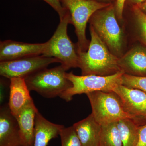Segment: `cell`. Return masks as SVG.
Segmentation results:
<instances>
[{"label":"cell","instance_id":"obj_17","mask_svg":"<svg viewBox=\"0 0 146 146\" xmlns=\"http://www.w3.org/2000/svg\"><path fill=\"white\" fill-rule=\"evenodd\" d=\"M117 124L123 146H136L139 139L140 127L142 125L129 118L120 120Z\"/></svg>","mask_w":146,"mask_h":146},{"label":"cell","instance_id":"obj_7","mask_svg":"<svg viewBox=\"0 0 146 146\" xmlns=\"http://www.w3.org/2000/svg\"><path fill=\"white\" fill-rule=\"evenodd\" d=\"M123 71L107 76L88 75H76L72 72L66 73V77L72 86L61 94L60 97L66 102L70 101L75 95L87 94L96 91L111 92L122 84Z\"/></svg>","mask_w":146,"mask_h":146},{"label":"cell","instance_id":"obj_19","mask_svg":"<svg viewBox=\"0 0 146 146\" xmlns=\"http://www.w3.org/2000/svg\"><path fill=\"white\" fill-rule=\"evenodd\" d=\"M132 9L138 37L146 47V14L137 6H132Z\"/></svg>","mask_w":146,"mask_h":146},{"label":"cell","instance_id":"obj_4","mask_svg":"<svg viewBox=\"0 0 146 146\" xmlns=\"http://www.w3.org/2000/svg\"><path fill=\"white\" fill-rule=\"evenodd\" d=\"M86 95L91 104V114L101 125L117 122L126 118L135 120L142 125L126 111L121 98L114 91H96Z\"/></svg>","mask_w":146,"mask_h":146},{"label":"cell","instance_id":"obj_11","mask_svg":"<svg viewBox=\"0 0 146 146\" xmlns=\"http://www.w3.org/2000/svg\"><path fill=\"white\" fill-rule=\"evenodd\" d=\"M0 146H22L18 122L8 104L0 109Z\"/></svg>","mask_w":146,"mask_h":146},{"label":"cell","instance_id":"obj_2","mask_svg":"<svg viewBox=\"0 0 146 146\" xmlns=\"http://www.w3.org/2000/svg\"><path fill=\"white\" fill-rule=\"evenodd\" d=\"M70 16L67 10L64 17L60 19L54 34L46 42V48L42 54L58 59L66 71L70 68H79L77 49L68 34V26L70 24Z\"/></svg>","mask_w":146,"mask_h":146},{"label":"cell","instance_id":"obj_24","mask_svg":"<svg viewBox=\"0 0 146 146\" xmlns=\"http://www.w3.org/2000/svg\"><path fill=\"white\" fill-rule=\"evenodd\" d=\"M136 146H146V123L140 126L139 139Z\"/></svg>","mask_w":146,"mask_h":146},{"label":"cell","instance_id":"obj_3","mask_svg":"<svg viewBox=\"0 0 146 146\" xmlns=\"http://www.w3.org/2000/svg\"><path fill=\"white\" fill-rule=\"evenodd\" d=\"M116 16L115 5L112 3L96 11L89 22L111 52L120 58L122 56L123 35Z\"/></svg>","mask_w":146,"mask_h":146},{"label":"cell","instance_id":"obj_12","mask_svg":"<svg viewBox=\"0 0 146 146\" xmlns=\"http://www.w3.org/2000/svg\"><path fill=\"white\" fill-rule=\"evenodd\" d=\"M119 65L125 74L135 76H146V47L143 45L133 47L119 58Z\"/></svg>","mask_w":146,"mask_h":146},{"label":"cell","instance_id":"obj_5","mask_svg":"<svg viewBox=\"0 0 146 146\" xmlns=\"http://www.w3.org/2000/svg\"><path fill=\"white\" fill-rule=\"evenodd\" d=\"M66 70L61 65L45 68L25 78L30 91H35L47 98L60 97L72 86L66 77Z\"/></svg>","mask_w":146,"mask_h":146},{"label":"cell","instance_id":"obj_10","mask_svg":"<svg viewBox=\"0 0 146 146\" xmlns=\"http://www.w3.org/2000/svg\"><path fill=\"white\" fill-rule=\"evenodd\" d=\"M46 42L30 44L11 40L0 42V62L10 61L22 58L42 55Z\"/></svg>","mask_w":146,"mask_h":146},{"label":"cell","instance_id":"obj_14","mask_svg":"<svg viewBox=\"0 0 146 146\" xmlns=\"http://www.w3.org/2000/svg\"><path fill=\"white\" fill-rule=\"evenodd\" d=\"M8 106L12 115L16 117L19 112L32 100L25 79H10Z\"/></svg>","mask_w":146,"mask_h":146},{"label":"cell","instance_id":"obj_22","mask_svg":"<svg viewBox=\"0 0 146 146\" xmlns=\"http://www.w3.org/2000/svg\"><path fill=\"white\" fill-rule=\"evenodd\" d=\"M48 4L58 13L60 19L65 16L67 10L63 7L60 0H43Z\"/></svg>","mask_w":146,"mask_h":146},{"label":"cell","instance_id":"obj_8","mask_svg":"<svg viewBox=\"0 0 146 146\" xmlns=\"http://www.w3.org/2000/svg\"><path fill=\"white\" fill-rule=\"evenodd\" d=\"M55 63H59V60L43 55L0 62V75L9 79L13 78L25 79Z\"/></svg>","mask_w":146,"mask_h":146},{"label":"cell","instance_id":"obj_21","mask_svg":"<svg viewBox=\"0 0 146 146\" xmlns=\"http://www.w3.org/2000/svg\"><path fill=\"white\" fill-rule=\"evenodd\" d=\"M122 84L129 88H135L146 92V76L137 77L124 74Z\"/></svg>","mask_w":146,"mask_h":146},{"label":"cell","instance_id":"obj_6","mask_svg":"<svg viewBox=\"0 0 146 146\" xmlns=\"http://www.w3.org/2000/svg\"><path fill=\"white\" fill-rule=\"evenodd\" d=\"M63 7L70 16V23L74 25L78 40L77 51L85 52L89 43L86 36L87 23L94 13L110 5L112 3L96 0H60Z\"/></svg>","mask_w":146,"mask_h":146},{"label":"cell","instance_id":"obj_26","mask_svg":"<svg viewBox=\"0 0 146 146\" xmlns=\"http://www.w3.org/2000/svg\"><path fill=\"white\" fill-rule=\"evenodd\" d=\"M137 6L138 7L143 13L146 14V1L141 5Z\"/></svg>","mask_w":146,"mask_h":146},{"label":"cell","instance_id":"obj_20","mask_svg":"<svg viewBox=\"0 0 146 146\" xmlns=\"http://www.w3.org/2000/svg\"><path fill=\"white\" fill-rule=\"evenodd\" d=\"M59 136L61 146H83L73 126L63 128Z\"/></svg>","mask_w":146,"mask_h":146},{"label":"cell","instance_id":"obj_13","mask_svg":"<svg viewBox=\"0 0 146 146\" xmlns=\"http://www.w3.org/2000/svg\"><path fill=\"white\" fill-rule=\"evenodd\" d=\"M38 111L32 99L15 117L19 126L22 146L33 145L35 118Z\"/></svg>","mask_w":146,"mask_h":146},{"label":"cell","instance_id":"obj_18","mask_svg":"<svg viewBox=\"0 0 146 146\" xmlns=\"http://www.w3.org/2000/svg\"><path fill=\"white\" fill-rule=\"evenodd\" d=\"M100 146H123L117 122L101 125Z\"/></svg>","mask_w":146,"mask_h":146},{"label":"cell","instance_id":"obj_23","mask_svg":"<svg viewBox=\"0 0 146 146\" xmlns=\"http://www.w3.org/2000/svg\"><path fill=\"white\" fill-rule=\"evenodd\" d=\"M126 0H116L115 3L116 15L120 20L123 19V12Z\"/></svg>","mask_w":146,"mask_h":146},{"label":"cell","instance_id":"obj_9","mask_svg":"<svg viewBox=\"0 0 146 146\" xmlns=\"http://www.w3.org/2000/svg\"><path fill=\"white\" fill-rule=\"evenodd\" d=\"M121 98L126 111L142 125L146 123V92L122 84L114 90Z\"/></svg>","mask_w":146,"mask_h":146},{"label":"cell","instance_id":"obj_27","mask_svg":"<svg viewBox=\"0 0 146 146\" xmlns=\"http://www.w3.org/2000/svg\"><path fill=\"white\" fill-rule=\"evenodd\" d=\"M96 1H98L102 2L107 3H112L114 1L116 0H96Z\"/></svg>","mask_w":146,"mask_h":146},{"label":"cell","instance_id":"obj_25","mask_svg":"<svg viewBox=\"0 0 146 146\" xmlns=\"http://www.w3.org/2000/svg\"><path fill=\"white\" fill-rule=\"evenodd\" d=\"M132 6H139L145 2L146 0H126Z\"/></svg>","mask_w":146,"mask_h":146},{"label":"cell","instance_id":"obj_1","mask_svg":"<svg viewBox=\"0 0 146 146\" xmlns=\"http://www.w3.org/2000/svg\"><path fill=\"white\" fill-rule=\"evenodd\" d=\"M90 31L91 40L87 51H77L82 75L110 76L122 71L119 65V58L110 51L91 25Z\"/></svg>","mask_w":146,"mask_h":146},{"label":"cell","instance_id":"obj_15","mask_svg":"<svg viewBox=\"0 0 146 146\" xmlns=\"http://www.w3.org/2000/svg\"><path fill=\"white\" fill-rule=\"evenodd\" d=\"M64 125L49 121L38 111L35 118L34 140L33 146H47L50 141L57 138Z\"/></svg>","mask_w":146,"mask_h":146},{"label":"cell","instance_id":"obj_16","mask_svg":"<svg viewBox=\"0 0 146 146\" xmlns=\"http://www.w3.org/2000/svg\"><path fill=\"white\" fill-rule=\"evenodd\" d=\"M83 146H100L101 125L92 114L73 125Z\"/></svg>","mask_w":146,"mask_h":146}]
</instances>
